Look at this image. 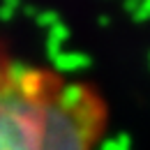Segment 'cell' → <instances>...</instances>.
Returning a JSON list of instances; mask_svg holds the SVG:
<instances>
[{"label":"cell","mask_w":150,"mask_h":150,"mask_svg":"<svg viewBox=\"0 0 150 150\" xmlns=\"http://www.w3.org/2000/svg\"><path fill=\"white\" fill-rule=\"evenodd\" d=\"M148 14H150V0H143L134 12H132L129 16L134 23H146V19H148Z\"/></svg>","instance_id":"6"},{"label":"cell","mask_w":150,"mask_h":150,"mask_svg":"<svg viewBox=\"0 0 150 150\" xmlns=\"http://www.w3.org/2000/svg\"><path fill=\"white\" fill-rule=\"evenodd\" d=\"M19 9L28 16V19H35V16L39 14V7H37V5H33V2H21Z\"/></svg>","instance_id":"7"},{"label":"cell","mask_w":150,"mask_h":150,"mask_svg":"<svg viewBox=\"0 0 150 150\" xmlns=\"http://www.w3.org/2000/svg\"><path fill=\"white\" fill-rule=\"evenodd\" d=\"M53 97H56V102L65 111H76V109L90 97V93H88L86 86H81V83L74 81V83H62V86H58Z\"/></svg>","instance_id":"3"},{"label":"cell","mask_w":150,"mask_h":150,"mask_svg":"<svg viewBox=\"0 0 150 150\" xmlns=\"http://www.w3.org/2000/svg\"><path fill=\"white\" fill-rule=\"evenodd\" d=\"M102 109L88 97L65 111L49 93L28 97L0 69V150H95Z\"/></svg>","instance_id":"1"},{"label":"cell","mask_w":150,"mask_h":150,"mask_svg":"<svg viewBox=\"0 0 150 150\" xmlns=\"http://www.w3.org/2000/svg\"><path fill=\"white\" fill-rule=\"evenodd\" d=\"M21 2H23V0H0V5H5V7H9V9H14V12H19Z\"/></svg>","instance_id":"10"},{"label":"cell","mask_w":150,"mask_h":150,"mask_svg":"<svg viewBox=\"0 0 150 150\" xmlns=\"http://www.w3.org/2000/svg\"><path fill=\"white\" fill-rule=\"evenodd\" d=\"M69 39V25L65 23V21H58L56 25H51L49 30H46V58L51 60V58H56L60 51H62V46H65V42Z\"/></svg>","instance_id":"4"},{"label":"cell","mask_w":150,"mask_h":150,"mask_svg":"<svg viewBox=\"0 0 150 150\" xmlns=\"http://www.w3.org/2000/svg\"><path fill=\"white\" fill-rule=\"evenodd\" d=\"M97 23H99V28H109V25H111V19H109V16H99Z\"/></svg>","instance_id":"11"},{"label":"cell","mask_w":150,"mask_h":150,"mask_svg":"<svg viewBox=\"0 0 150 150\" xmlns=\"http://www.w3.org/2000/svg\"><path fill=\"white\" fill-rule=\"evenodd\" d=\"M141 2H143V0H122V9H125L127 14H132V12H134Z\"/></svg>","instance_id":"9"},{"label":"cell","mask_w":150,"mask_h":150,"mask_svg":"<svg viewBox=\"0 0 150 150\" xmlns=\"http://www.w3.org/2000/svg\"><path fill=\"white\" fill-rule=\"evenodd\" d=\"M49 62H51V67L56 69L58 74H79V72L90 69L93 58L88 53H83V51H60Z\"/></svg>","instance_id":"2"},{"label":"cell","mask_w":150,"mask_h":150,"mask_svg":"<svg viewBox=\"0 0 150 150\" xmlns=\"http://www.w3.org/2000/svg\"><path fill=\"white\" fill-rule=\"evenodd\" d=\"M14 16H16V12H14V9H9V7L0 5V21H2V23H9Z\"/></svg>","instance_id":"8"},{"label":"cell","mask_w":150,"mask_h":150,"mask_svg":"<svg viewBox=\"0 0 150 150\" xmlns=\"http://www.w3.org/2000/svg\"><path fill=\"white\" fill-rule=\"evenodd\" d=\"M58 21H62L58 9H39V14L35 16V23L39 28H44V30H49L51 25H56Z\"/></svg>","instance_id":"5"}]
</instances>
